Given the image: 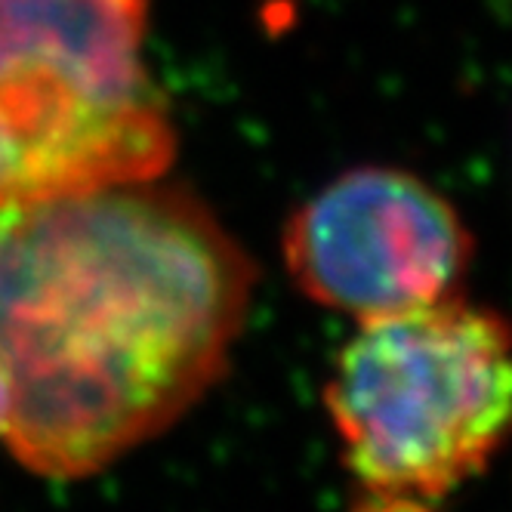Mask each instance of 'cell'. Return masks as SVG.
Segmentation results:
<instances>
[{
    "label": "cell",
    "instance_id": "6da1fadb",
    "mask_svg": "<svg viewBox=\"0 0 512 512\" xmlns=\"http://www.w3.org/2000/svg\"><path fill=\"white\" fill-rule=\"evenodd\" d=\"M256 287L247 250L164 176L0 207L4 445L81 482L223 380Z\"/></svg>",
    "mask_w": 512,
    "mask_h": 512
},
{
    "label": "cell",
    "instance_id": "7a4b0ae2",
    "mask_svg": "<svg viewBox=\"0 0 512 512\" xmlns=\"http://www.w3.org/2000/svg\"><path fill=\"white\" fill-rule=\"evenodd\" d=\"M349 512H442L512 432V324L445 297L358 321L324 383Z\"/></svg>",
    "mask_w": 512,
    "mask_h": 512
},
{
    "label": "cell",
    "instance_id": "3957f363",
    "mask_svg": "<svg viewBox=\"0 0 512 512\" xmlns=\"http://www.w3.org/2000/svg\"><path fill=\"white\" fill-rule=\"evenodd\" d=\"M145 28L149 0H0V207L170 170Z\"/></svg>",
    "mask_w": 512,
    "mask_h": 512
},
{
    "label": "cell",
    "instance_id": "277c9868",
    "mask_svg": "<svg viewBox=\"0 0 512 512\" xmlns=\"http://www.w3.org/2000/svg\"><path fill=\"white\" fill-rule=\"evenodd\" d=\"M281 253L303 297L371 321L454 297L472 263V232L420 176L368 164L290 213Z\"/></svg>",
    "mask_w": 512,
    "mask_h": 512
},
{
    "label": "cell",
    "instance_id": "5b68a950",
    "mask_svg": "<svg viewBox=\"0 0 512 512\" xmlns=\"http://www.w3.org/2000/svg\"><path fill=\"white\" fill-rule=\"evenodd\" d=\"M7 423H10V389L0 377V442L7 438Z\"/></svg>",
    "mask_w": 512,
    "mask_h": 512
}]
</instances>
